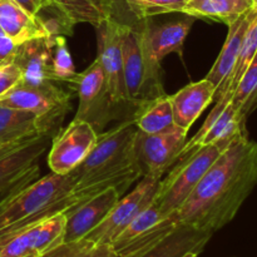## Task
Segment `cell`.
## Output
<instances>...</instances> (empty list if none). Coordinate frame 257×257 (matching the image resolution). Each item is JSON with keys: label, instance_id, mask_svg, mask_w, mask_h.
Listing matches in <instances>:
<instances>
[{"label": "cell", "instance_id": "6da1fadb", "mask_svg": "<svg viewBox=\"0 0 257 257\" xmlns=\"http://www.w3.org/2000/svg\"><path fill=\"white\" fill-rule=\"evenodd\" d=\"M256 185L257 143L245 131L233 138L171 217L213 235L235 218Z\"/></svg>", "mask_w": 257, "mask_h": 257}, {"label": "cell", "instance_id": "7a4b0ae2", "mask_svg": "<svg viewBox=\"0 0 257 257\" xmlns=\"http://www.w3.org/2000/svg\"><path fill=\"white\" fill-rule=\"evenodd\" d=\"M74 185L70 173L50 172L0 203V240L88 201L72 192Z\"/></svg>", "mask_w": 257, "mask_h": 257}, {"label": "cell", "instance_id": "3957f363", "mask_svg": "<svg viewBox=\"0 0 257 257\" xmlns=\"http://www.w3.org/2000/svg\"><path fill=\"white\" fill-rule=\"evenodd\" d=\"M123 73L130 105L136 109L165 95L161 64L152 59L146 43L145 19L123 23ZM133 112V113H135Z\"/></svg>", "mask_w": 257, "mask_h": 257}, {"label": "cell", "instance_id": "277c9868", "mask_svg": "<svg viewBox=\"0 0 257 257\" xmlns=\"http://www.w3.org/2000/svg\"><path fill=\"white\" fill-rule=\"evenodd\" d=\"M233 138L221 140L197 148L176 162L167 177L160 181L153 200L162 217H168L181 207L208 168L230 146Z\"/></svg>", "mask_w": 257, "mask_h": 257}, {"label": "cell", "instance_id": "5b68a950", "mask_svg": "<svg viewBox=\"0 0 257 257\" xmlns=\"http://www.w3.org/2000/svg\"><path fill=\"white\" fill-rule=\"evenodd\" d=\"M138 130L132 118L98 135L97 142L84 161L70 175L75 182L92 176L119 172L140 165L136 153Z\"/></svg>", "mask_w": 257, "mask_h": 257}, {"label": "cell", "instance_id": "8992f818", "mask_svg": "<svg viewBox=\"0 0 257 257\" xmlns=\"http://www.w3.org/2000/svg\"><path fill=\"white\" fill-rule=\"evenodd\" d=\"M0 104L25 110L37 118L40 133L50 135L58 130L70 109V94L55 82L30 85L20 82L0 99Z\"/></svg>", "mask_w": 257, "mask_h": 257}, {"label": "cell", "instance_id": "52a82bcc", "mask_svg": "<svg viewBox=\"0 0 257 257\" xmlns=\"http://www.w3.org/2000/svg\"><path fill=\"white\" fill-rule=\"evenodd\" d=\"M70 85L77 90L79 99L74 118L89 123L98 135L102 133L103 128L117 117L120 108L108 93L104 74L98 60L95 59L87 69L78 73Z\"/></svg>", "mask_w": 257, "mask_h": 257}, {"label": "cell", "instance_id": "ba28073f", "mask_svg": "<svg viewBox=\"0 0 257 257\" xmlns=\"http://www.w3.org/2000/svg\"><path fill=\"white\" fill-rule=\"evenodd\" d=\"M160 181L157 178L143 176L135 190L117 201L107 217L85 236V240L95 245L112 246L118 236L132 222L133 218L153 202Z\"/></svg>", "mask_w": 257, "mask_h": 257}, {"label": "cell", "instance_id": "9c48e42d", "mask_svg": "<svg viewBox=\"0 0 257 257\" xmlns=\"http://www.w3.org/2000/svg\"><path fill=\"white\" fill-rule=\"evenodd\" d=\"M97 58L104 74L108 93L118 107L130 105L123 73V22L117 17L100 23L97 28Z\"/></svg>", "mask_w": 257, "mask_h": 257}, {"label": "cell", "instance_id": "30bf717a", "mask_svg": "<svg viewBox=\"0 0 257 257\" xmlns=\"http://www.w3.org/2000/svg\"><path fill=\"white\" fill-rule=\"evenodd\" d=\"M187 135L188 131L176 124L170 130L153 135L138 131L136 153L143 176L162 180V176L178 161L180 152L187 142Z\"/></svg>", "mask_w": 257, "mask_h": 257}, {"label": "cell", "instance_id": "8fae6325", "mask_svg": "<svg viewBox=\"0 0 257 257\" xmlns=\"http://www.w3.org/2000/svg\"><path fill=\"white\" fill-rule=\"evenodd\" d=\"M65 212L57 213L0 240V257H43L63 243Z\"/></svg>", "mask_w": 257, "mask_h": 257}, {"label": "cell", "instance_id": "7c38bea8", "mask_svg": "<svg viewBox=\"0 0 257 257\" xmlns=\"http://www.w3.org/2000/svg\"><path fill=\"white\" fill-rule=\"evenodd\" d=\"M98 133L89 123L74 119L52 142L48 166L57 175H69L87 158L97 142Z\"/></svg>", "mask_w": 257, "mask_h": 257}, {"label": "cell", "instance_id": "4fadbf2b", "mask_svg": "<svg viewBox=\"0 0 257 257\" xmlns=\"http://www.w3.org/2000/svg\"><path fill=\"white\" fill-rule=\"evenodd\" d=\"M242 132H245V122L238 118L237 112L231 103V97H221L216 100L215 107L212 108L200 131L183 146L178 160L197 148L221 140L233 138Z\"/></svg>", "mask_w": 257, "mask_h": 257}, {"label": "cell", "instance_id": "5bb4252c", "mask_svg": "<svg viewBox=\"0 0 257 257\" xmlns=\"http://www.w3.org/2000/svg\"><path fill=\"white\" fill-rule=\"evenodd\" d=\"M122 195L123 192L118 188H108L90 200L67 211L63 242H73L84 238L107 217Z\"/></svg>", "mask_w": 257, "mask_h": 257}, {"label": "cell", "instance_id": "9a60e30c", "mask_svg": "<svg viewBox=\"0 0 257 257\" xmlns=\"http://www.w3.org/2000/svg\"><path fill=\"white\" fill-rule=\"evenodd\" d=\"M257 17V4L248 8L245 13L240 15L236 20H233L231 24H228V33L226 42L218 54L217 59L213 63L212 68L210 69L208 74L206 75V79L210 80L216 88L215 99L218 98L221 92L225 88L228 78L232 74L235 69L236 62L240 55L241 47H242L243 38L246 32L248 30L250 25Z\"/></svg>", "mask_w": 257, "mask_h": 257}, {"label": "cell", "instance_id": "2e32d148", "mask_svg": "<svg viewBox=\"0 0 257 257\" xmlns=\"http://www.w3.org/2000/svg\"><path fill=\"white\" fill-rule=\"evenodd\" d=\"M53 35L28 40L18 45L12 59L22 70V83L40 85L54 82L52 78Z\"/></svg>", "mask_w": 257, "mask_h": 257}, {"label": "cell", "instance_id": "e0dca14e", "mask_svg": "<svg viewBox=\"0 0 257 257\" xmlns=\"http://www.w3.org/2000/svg\"><path fill=\"white\" fill-rule=\"evenodd\" d=\"M195 18L188 17L175 22L153 24L151 18L145 19V35L148 50L155 62L160 63L166 55L176 53L183 57V44L195 23Z\"/></svg>", "mask_w": 257, "mask_h": 257}, {"label": "cell", "instance_id": "ac0fdd59", "mask_svg": "<svg viewBox=\"0 0 257 257\" xmlns=\"http://www.w3.org/2000/svg\"><path fill=\"white\" fill-rule=\"evenodd\" d=\"M216 88L208 79L190 83L170 95L175 124L190 131L203 110L215 99Z\"/></svg>", "mask_w": 257, "mask_h": 257}, {"label": "cell", "instance_id": "d6986e66", "mask_svg": "<svg viewBox=\"0 0 257 257\" xmlns=\"http://www.w3.org/2000/svg\"><path fill=\"white\" fill-rule=\"evenodd\" d=\"M0 27L4 34L12 38L18 45L55 34L49 23L43 18L29 14L14 0H0Z\"/></svg>", "mask_w": 257, "mask_h": 257}, {"label": "cell", "instance_id": "ffe728a7", "mask_svg": "<svg viewBox=\"0 0 257 257\" xmlns=\"http://www.w3.org/2000/svg\"><path fill=\"white\" fill-rule=\"evenodd\" d=\"M212 233L180 225L156 245L130 257H182L188 252L201 253Z\"/></svg>", "mask_w": 257, "mask_h": 257}, {"label": "cell", "instance_id": "44dd1931", "mask_svg": "<svg viewBox=\"0 0 257 257\" xmlns=\"http://www.w3.org/2000/svg\"><path fill=\"white\" fill-rule=\"evenodd\" d=\"M50 8L58 17L73 28L79 23H88L97 28L100 23L115 15V0H49Z\"/></svg>", "mask_w": 257, "mask_h": 257}, {"label": "cell", "instance_id": "7402d4cb", "mask_svg": "<svg viewBox=\"0 0 257 257\" xmlns=\"http://www.w3.org/2000/svg\"><path fill=\"white\" fill-rule=\"evenodd\" d=\"M131 118L137 130L146 135H153L170 130L175 125L170 95H161L146 103L136 109Z\"/></svg>", "mask_w": 257, "mask_h": 257}, {"label": "cell", "instance_id": "603a6c76", "mask_svg": "<svg viewBox=\"0 0 257 257\" xmlns=\"http://www.w3.org/2000/svg\"><path fill=\"white\" fill-rule=\"evenodd\" d=\"M40 135L34 114L0 104V146Z\"/></svg>", "mask_w": 257, "mask_h": 257}, {"label": "cell", "instance_id": "cb8c5ba5", "mask_svg": "<svg viewBox=\"0 0 257 257\" xmlns=\"http://www.w3.org/2000/svg\"><path fill=\"white\" fill-rule=\"evenodd\" d=\"M252 5L241 4L233 0H188L182 14L195 19L217 20L228 25Z\"/></svg>", "mask_w": 257, "mask_h": 257}, {"label": "cell", "instance_id": "d4e9b609", "mask_svg": "<svg viewBox=\"0 0 257 257\" xmlns=\"http://www.w3.org/2000/svg\"><path fill=\"white\" fill-rule=\"evenodd\" d=\"M231 103L242 122L257 108V53L233 90Z\"/></svg>", "mask_w": 257, "mask_h": 257}, {"label": "cell", "instance_id": "484cf974", "mask_svg": "<svg viewBox=\"0 0 257 257\" xmlns=\"http://www.w3.org/2000/svg\"><path fill=\"white\" fill-rule=\"evenodd\" d=\"M162 218L165 217L161 216L160 210H158L155 201H153L150 206H147L142 212H140L135 218H133L132 222L124 228V231H123V232L118 236L117 240L112 243V248L114 250V252L117 253L118 251L124 248L128 243H131L132 241H135L136 238H138L140 236H142L143 233L147 232L150 228H152L153 226L157 225Z\"/></svg>", "mask_w": 257, "mask_h": 257}, {"label": "cell", "instance_id": "4316f807", "mask_svg": "<svg viewBox=\"0 0 257 257\" xmlns=\"http://www.w3.org/2000/svg\"><path fill=\"white\" fill-rule=\"evenodd\" d=\"M256 53H257V17L252 22V24L250 25L247 32H246V35L245 38H243V42H242V47H241V50H240V55H238V59L237 62H236L235 69H233L231 77L228 78L225 88H223V90L221 92V94L218 95L217 99H220L221 97H225V95H230V97L232 98L233 90H235V88L237 87L241 77L243 75L245 70L247 69L248 64H250L251 60L253 59Z\"/></svg>", "mask_w": 257, "mask_h": 257}, {"label": "cell", "instance_id": "83f0119b", "mask_svg": "<svg viewBox=\"0 0 257 257\" xmlns=\"http://www.w3.org/2000/svg\"><path fill=\"white\" fill-rule=\"evenodd\" d=\"M74 63L68 49L67 39L63 34L53 35L52 43V78L55 83L72 84L77 77Z\"/></svg>", "mask_w": 257, "mask_h": 257}, {"label": "cell", "instance_id": "f1b7e54d", "mask_svg": "<svg viewBox=\"0 0 257 257\" xmlns=\"http://www.w3.org/2000/svg\"><path fill=\"white\" fill-rule=\"evenodd\" d=\"M43 257H117L110 245H95L82 240L63 242Z\"/></svg>", "mask_w": 257, "mask_h": 257}, {"label": "cell", "instance_id": "f546056e", "mask_svg": "<svg viewBox=\"0 0 257 257\" xmlns=\"http://www.w3.org/2000/svg\"><path fill=\"white\" fill-rule=\"evenodd\" d=\"M136 19H148L161 14L182 13L187 0H123Z\"/></svg>", "mask_w": 257, "mask_h": 257}, {"label": "cell", "instance_id": "4dcf8cb0", "mask_svg": "<svg viewBox=\"0 0 257 257\" xmlns=\"http://www.w3.org/2000/svg\"><path fill=\"white\" fill-rule=\"evenodd\" d=\"M23 79L20 68L13 59L0 63V99L14 89Z\"/></svg>", "mask_w": 257, "mask_h": 257}, {"label": "cell", "instance_id": "1f68e13d", "mask_svg": "<svg viewBox=\"0 0 257 257\" xmlns=\"http://www.w3.org/2000/svg\"><path fill=\"white\" fill-rule=\"evenodd\" d=\"M18 49V44L5 34H0V63L10 60L14 57Z\"/></svg>", "mask_w": 257, "mask_h": 257}, {"label": "cell", "instance_id": "d6a6232c", "mask_svg": "<svg viewBox=\"0 0 257 257\" xmlns=\"http://www.w3.org/2000/svg\"><path fill=\"white\" fill-rule=\"evenodd\" d=\"M18 5L27 10L29 14L40 17V12L47 8H50L49 0H14Z\"/></svg>", "mask_w": 257, "mask_h": 257}, {"label": "cell", "instance_id": "836d02e7", "mask_svg": "<svg viewBox=\"0 0 257 257\" xmlns=\"http://www.w3.org/2000/svg\"><path fill=\"white\" fill-rule=\"evenodd\" d=\"M198 255H200V253L197 252H188L186 253V255H183L182 257H198Z\"/></svg>", "mask_w": 257, "mask_h": 257}, {"label": "cell", "instance_id": "e575fe53", "mask_svg": "<svg viewBox=\"0 0 257 257\" xmlns=\"http://www.w3.org/2000/svg\"><path fill=\"white\" fill-rule=\"evenodd\" d=\"M0 34H4V32H3V29H2V27H0Z\"/></svg>", "mask_w": 257, "mask_h": 257}, {"label": "cell", "instance_id": "d590c367", "mask_svg": "<svg viewBox=\"0 0 257 257\" xmlns=\"http://www.w3.org/2000/svg\"><path fill=\"white\" fill-rule=\"evenodd\" d=\"M3 146H4V145H3ZM3 146H0V148H2V147H3Z\"/></svg>", "mask_w": 257, "mask_h": 257}, {"label": "cell", "instance_id": "8d00e7d4", "mask_svg": "<svg viewBox=\"0 0 257 257\" xmlns=\"http://www.w3.org/2000/svg\"><path fill=\"white\" fill-rule=\"evenodd\" d=\"M115 2H117V0H115Z\"/></svg>", "mask_w": 257, "mask_h": 257}, {"label": "cell", "instance_id": "74e56055", "mask_svg": "<svg viewBox=\"0 0 257 257\" xmlns=\"http://www.w3.org/2000/svg\"><path fill=\"white\" fill-rule=\"evenodd\" d=\"M187 2H188V0H187Z\"/></svg>", "mask_w": 257, "mask_h": 257}]
</instances>
